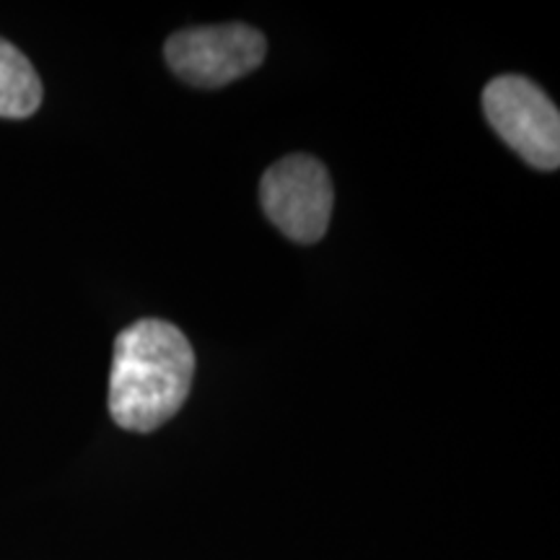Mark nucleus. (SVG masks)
I'll return each mask as SVG.
<instances>
[{
  "label": "nucleus",
  "instance_id": "nucleus-2",
  "mask_svg": "<svg viewBox=\"0 0 560 560\" xmlns=\"http://www.w3.org/2000/svg\"><path fill=\"white\" fill-rule=\"evenodd\" d=\"M482 112L493 130L529 166H560V115L550 96L524 75H499L482 91Z\"/></svg>",
  "mask_w": 560,
  "mask_h": 560
},
{
  "label": "nucleus",
  "instance_id": "nucleus-4",
  "mask_svg": "<svg viewBox=\"0 0 560 560\" xmlns=\"http://www.w3.org/2000/svg\"><path fill=\"white\" fill-rule=\"evenodd\" d=\"M265 50V37L252 26L219 24L172 34L164 55L182 81L200 89H221L260 68Z\"/></svg>",
  "mask_w": 560,
  "mask_h": 560
},
{
  "label": "nucleus",
  "instance_id": "nucleus-5",
  "mask_svg": "<svg viewBox=\"0 0 560 560\" xmlns=\"http://www.w3.org/2000/svg\"><path fill=\"white\" fill-rule=\"evenodd\" d=\"M42 104L37 70L19 47L0 37V117L26 120Z\"/></svg>",
  "mask_w": 560,
  "mask_h": 560
},
{
  "label": "nucleus",
  "instance_id": "nucleus-3",
  "mask_svg": "<svg viewBox=\"0 0 560 560\" xmlns=\"http://www.w3.org/2000/svg\"><path fill=\"white\" fill-rule=\"evenodd\" d=\"M260 202L272 226L291 242L314 244L327 234L335 190L325 164L306 153L276 161L260 182Z\"/></svg>",
  "mask_w": 560,
  "mask_h": 560
},
{
  "label": "nucleus",
  "instance_id": "nucleus-1",
  "mask_svg": "<svg viewBox=\"0 0 560 560\" xmlns=\"http://www.w3.org/2000/svg\"><path fill=\"white\" fill-rule=\"evenodd\" d=\"M195 353L187 335L164 319H138L117 335L109 371V416L125 431L151 433L187 402Z\"/></svg>",
  "mask_w": 560,
  "mask_h": 560
}]
</instances>
